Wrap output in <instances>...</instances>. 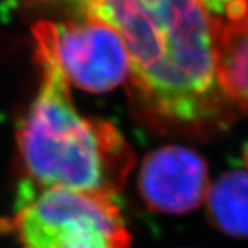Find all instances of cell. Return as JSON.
I'll return each instance as SVG.
<instances>
[{
    "mask_svg": "<svg viewBox=\"0 0 248 248\" xmlns=\"http://www.w3.org/2000/svg\"><path fill=\"white\" fill-rule=\"evenodd\" d=\"M82 12L120 33L133 82L155 112L196 123L217 111L216 27L201 0H94Z\"/></svg>",
    "mask_w": 248,
    "mask_h": 248,
    "instance_id": "6da1fadb",
    "label": "cell"
},
{
    "mask_svg": "<svg viewBox=\"0 0 248 248\" xmlns=\"http://www.w3.org/2000/svg\"><path fill=\"white\" fill-rule=\"evenodd\" d=\"M33 38L42 84L16 130L26 184L115 196L133 165L126 140L109 123L77 111L49 45Z\"/></svg>",
    "mask_w": 248,
    "mask_h": 248,
    "instance_id": "7a4b0ae2",
    "label": "cell"
},
{
    "mask_svg": "<svg viewBox=\"0 0 248 248\" xmlns=\"http://www.w3.org/2000/svg\"><path fill=\"white\" fill-rule=\"evenodd\" d=\"M14 229L23 248H130L115 196L23 184Z\"/></svg>",
    "mask_w": 248,
    "mask_h": 248,
    "instance_id": "3957f363",
    "label": "cell"
},
{
    "mask_svg": "<svg viewBox=\"0 0 248 248\" xmlns=\"http://www.w3.org/2000/svg\"><path fill=\"white\" fill-rule=\"evenodd\" d=\"M49 45L67 82L105 93L130 74L129 52L120 33L96 16L74 23L41 21L33 27Z\"/></svg>",
    "mask_w": 248,
    "mask_h": 248,
    "instance_id": "277c9868",
    "label": "cell"
},
{
    "mask_svg": "<svg viewBox=\"0 0 248 248\" xmlns=\"http://www.w3.org/2000/svg\"><path fill=\"white\" fill-rule=\"evenodd\" d=\"M208 190L206 165L188 148H158L148 154L140 166V198L155 212L187 214L205 202Z\"/></svg>",
    "mask_w": 248,
    "mask_h": 248,
    "instance_id": "5b68a950",
    "label": "cell"
},
{
    "mask_svg": "<svg viewBox=\"0 0 248 248\" xmlns=\"http://www.w3.org/2000/svg\"><path fill=\"white\" fill-rule=\"evenodd\" d=\"M214 27L220 87L248 109V11L233 20H214Z\"/></svg>",
    "mask_w": 248,
    "mask_h": 248,
    "instance_id": "8992f818",
    "label": "cell"
},
{
    "mask_svg": "<svg viewBox=\"0 0 248 248\" xmlns=\"http://www.w3.org/2000/svg\"><path fill=\"white\" fill-rule=\"evenodd\" d=\"M206 206L211 224L230 238H248V170H230L209 186Z\"/></svg>",
    "mask_w": 248,
    "mask_h": 248,
    "instance_id": "52a82bcc",
    "label": "cell"
}]
</instances>
